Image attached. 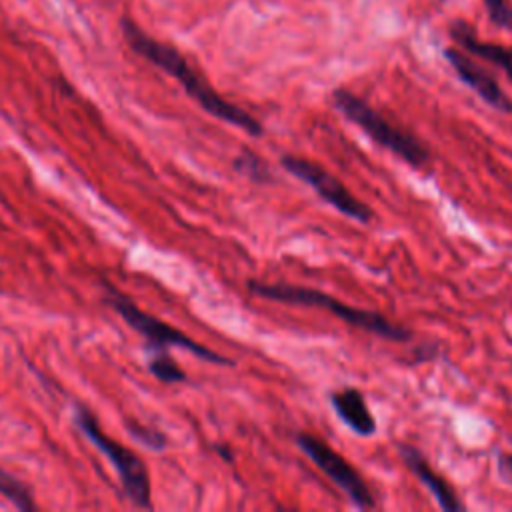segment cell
I'll use <instances>...</instances> for the list:
<instances>
[{"mask_svg": "<svg viewBox=\"0 0 512 512\" xmlns=\"http://www.w3.org/2000/svg\"><path fill=\"white\" fill-rule=\"evenodd\" d=\"M122 32H124L126 42L130 44V48L136 54H140L142 58H146L148 62H152L154 66L164 70L168 76H172L204 112H208L210 116H214L226 124L240 128L242 132H246L252 138L264 136L262 122L258 118H254L250 112H246L244 108L222 98L208 84V80L174 46L158 42L156 38L146 34L142 28H138L130 18L122 20Z\"/></svg>", "mask_w": 512, "mask_h": 512, "instance_id": "6da1fadb", "label": "cell"}, {"mask_svg": "<svg viewBox=\"0 0 512 512\" xmlns=\"http://www.w3.org/2000/svg\"><path fill=\"white\" fill-rule=\"evenodd\" d=\"M246 288L250 294L264 298V300L326 310L332 316L340 318L342 322H346L354 328L372 332V334L392 340V342H408L412 338V332L408 328L390 322L384 314H380L376 310L348 306L346 302L334 298L332 294H326L316 288L296 286V284H288V282H264V280H256V278L246 280Z\"/></svg>", "mask_w": 512, "mask_h": 512, "instance_id": "7a4b0ae2", "label": "cell"}, {"mask_svg": "<svg viewBox=\"0 0 512 512\" xmlns=\"http://www.w3.org/2000/svg\"><path fill=\"white\" fill-rule=\"evenodd\" d=\"M332 106L354 126H358L376 146L392 152L410 168L424 170L430 166L428 146L410 130L400 128L388 120L382 112L370 106L362 96L354 94L348 88H336L330 94Z\"/></svg>", "mask_w": 512, "mask_h": 512, "instance_id": "3957f363", "label": "cell"}, {"mask_svg": "<svg viewBox=\"0 0 512 512\" xmlns=\"http://www.w3.org/2000/svg\"><path fill=\"white\" fill-rule=\"evenodd\" d=\"M106 302L124 318V322L128 326H132L136 332H140L148 346L156 352H166L168 346H178V348H184L188 352H192L194 356H198L200 360H206V362H212V364H224V366H232L234 362L218 352H214L212 348L192 340L190 336H186L184 332L176 330L174 326L158 320L156 316L140 310L130 298L118 294L114 288L108 286V298Z\"/></svg>", "mask_w": 512, "mask_h": 512, "instance_id": "277c9868", "label": "cell"}, {"mask_svg": "<svg viewBox=\"0 0 512 512\" xmlns=\"http://www.w3.org/2000/svg\"><path fill=\"white\" fill-rule=\"evenodd\" d=\"M76 424L86 434V438L114 464L128 500L140 508H148L150 506V476H148L144 462L132 450H128L120 442L108 438L102 432L98 420L84 406H76Z\"/></svg>", "mask_w": 512, "mask_h": 512, "instance_id": "5b68a950", "label": "cell"}, {"mask_svg": "<svg viewBox=\"0 0 512 512\" xmlns=\"http://www.w3.org/2000/svg\"><path fill=\"white\" fill-rule=\"evenodd\" d=\"M280 166L288 174L310 186L318 194V198H322L326 204L336 208L346 218L356 220L360 224H368L374 220V210L364 200L356 198L344 182H340L332 172H328L318 162L294 154H282Z\"/></svg>", "mask_w": 512, "mask_h": 512, "instance_id": "8992f818", "label": "cell"}, {"mask_svg": "<svg viewBox=\"0 0 512 512\" xmlns=\"http://www.w3.org/2000/svg\"><path fill=\"white\" fill-rule=\"evenodd\" d=\"M294 442L302 450V454L310 458V462L318 470H322L326 478L334 486H338L356 508L368 510L376 506V498L370 486L366 484V480L362 478V474L342 454H338L328 442L314 436L312 432H298L294 436Z\"/></svg>", "mask_w": 512, "mask_h": 512, "instance_id": "52a82bcc", "label": "cell"}, {"mask_svg": "<svg viewBox=\"0 0 512 512\" xmlns=\"http://www.w3.org/2000/svg\"><path fill=\"white\" fill-rule=\"evenodd\" d=\"M444 60L450 64L458 80L468 86L484 104L494 108L502 114H512V100L510 96L500 88L498 80L480 64H476L470 56L460 52L458 48H444L442 50Z\"/></svg>", "mask_w": 512, "mask_h": 512, "instance_id": "ba28073f", "label": "cell"}, {"mask_svg": "<svg viewBox=\"0 0 512 512\" xmlns=\"http://www.w3.org/2000/svg\"><path fill=\"white\" fill-rule=\"evenodd\" d=\"M398 454L404 460L406 468L430 490V494L436 498V504L446 512H462L466 506L458 498L456 490L436 472L432 470L426 456L412 444H398Z\"/></svg>", "mask_w": 512, "mask_h": 512, "instance_id": "9c48e42d", "label": "cell"}, {"mask_svg": "<svg viewBox=\"0 0 512 512\" xmlns=\"http://www.w3.org/2000/svg\"><path fill=\"white\" fill-rule=\"evenodd\" d=\"M448 34L468 54L478 56V58L494 64L496 68H500L512 84V48H508L504 44H494V42L480 40L476 30L466 20L450 22Z\"/></svg>", "mask_w": 512, "mask_h": 512, "instance_id": "30bf717a", "label": "cell"}, {"mask_svg": "<svg viewBox=\"0 0 512 512\" xmlns=\"http://www.w3.org/2000/svg\"><path fill=\"white\" fill-rule=\"evenodd\" d=\"M330 404L336 412V416L358 436L370 438L376 434V418L372 416L368 404H366V396L354 388V386H346L340 390L330 392Z\"/></svg>", "mask_w": 512, "mask_h": 512, "instance_id": "8fae6325", "label": "cell"}, {"mask_svg": "<svg viewBox=\"0 0 512 512\" xmlns=\"http://www.w3.org/2000/svg\"><path fill=\"white\" fill-rule=\"evenodd\" d=\"M232 166H234V170L238 174H242L244 178H248L254 184H270V182H274V174H272L270 166L264 162V158L260 154H256L248 146H244L240 150V154L234 158Z\"/></svg>", "mask_w": 512, "mask_h": 512, "instance_id": "7c38bea8", "label": "cell"}, {"mask_svg": "<svg viewBox=\"0 0 512 512\" xmlns=\"http://www.w3.org/2000/svg\"><path fill=\"white\" fill-rule=\"evenodd\" d=\"M0 494L20 510H34L36 508L32 492L28 490V486H24L16 476H12L10 472H6L2 468H0Z\"/></svg>", "mask_w": 512, "mask_h": 512, "instance_id": "4fadbf2b", "label": "cell"}, {"mask_svg": "<svg viewBox=\"0 0 512 512\" xmlns=\"http://www.w3.org/2000/svg\"><path fill=\"white\" fill-rule=\"evenodd\" d=\"M148 366H150V372L166 384H176V382L186 380V374L166 352H156V358L150 360Z\"/></svg>", "mask_w": 512, "mask_h": 512, "instance_id": "5bb4252c", "label": "cell"}, {"mask_svg": "<svg viewBox=\"0 0 512 512\" xmlns=\"http://www.w3.org/2000/svg\"><path fill=\"white\" fill-rule=\"evenodd\" d=\"M492 24L512 32V4L508 0H482Z\"/></svg>", "mask_w": 512, "mask_h": 512, "instance_id": "9a60e30c", "label": "cell"}, {"mask_svg": "<svg viewBox=\"0 0 512 512\" xmlns=\"http://www.w3.org/2000/svg\"><path fill=\"white\" fill-rule=\"evenodd\" d=\"M130 432H132V436H134L136 440H140L142 444H146V446H150V448H154V450H162L164 444H166V438H164L160 432L150 430V428L136 426V424H132V422H130Z\"/></svg>", "mask_w": 512, "mask_h": 512, "instance_id": "2e32d148", "label": "cell"}, {"mask_svg": "<svg viewBox=\"0 0 512 512\" xmlns=\"http://www.w3.org/2000/svg\"><path fill=\"white\" fill-rule=\"evenodd\" d=\"M496 470L502 482L512 484V452H500L496 458Z\"/></svg>", "mask_w": 512, "mask_h": 512, "instance_id": "e0dca14e", "label": "cell"}]
</instances>
